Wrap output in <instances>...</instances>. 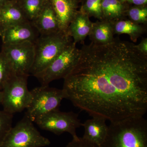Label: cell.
I'll list each match as a JSON object with an SVG mask.
<instances>
[{
  "mask_svg": "<svg viewBox=\"0 0 147 147\" xmlns=\"http://www.w3.org/2000/svg\"><path fill=\"white\" fill-rule=\"evenodd\" d=\"M125 4L119 0H102V20L113 22L125 19L127 10Z\"/></svg>",
  "mask_w": 147,
  "mask_h": 147,
  "instance_id": "obj_18",
  "label": "cell"
},
{
  "mask_svg": "<svg viewBox=\"0 0 147 147\" xmlns=\"http://www.w3.org/2000/svg\"><path fill=\"white\" fill-rule=\"evenodd\" d=\"M32 98L25 115L33 122L48 113L58 110L62 100L65 98L63 89L42 86L30 91Z\"/></svg>",
  "mask_w": 147,
  "mask_h": 147,
  "instance_id": "obj_6",
  "label": "cell"
},
{
  "mask_svg": "<svg viewBox=\"0 0 147 147\" xmlns=\"http://www.w3.org/2000/svg\"><path fill=\"white\" fill-rule=\"evenodd\" d=\"M135 47L139 52L143 55L147 56V38H144L138 45H135Z\"/></svg>",
  "mask_w": 147,
  "mask_h": 147,
  "instance_id": "obj_25",
  "label": "cell"
},
{
  "mask_svg": "<svg viewBox=\"0 0 147 147\" xmlns=\"http://www.w3.org/2000/svg\"><path fill=\"white\" fill-rule=\"evenodd\" d=\"M92 23L88 15L78 11L69 26L67 33L75 43L83 42L90 32Z\"/></svg>",
  "mask_w": 147,
  "mask_h": 147,
  "instance_id": "obj_14",
  "label": "cell"
},
{
  "mask_svg": "<svg viewBox=\"0 0 147 147\" xmlns=\"http://www.w3.org/2000/svg\"><path fill=\"white\" fill-rule=\"evenodd\" d=\"M57 16L60 29L67 32V29L78 11L77 0H49Z\"/></svg>",
  "mask_w": 147,
  "mask_h": 147,
  "instance_id": "obj_11",
  "label": "cell"
},
{
  "mask_svg": "<svg viewBox=\"0 0 147 147\" xmlns=\"http://www.w3.org/2000/svg\"><path fill=\"white\" fill-rule=\"evenodd\" d=\"M121 2L132 4L137 6L145 5L147 3V0H119Z\"/></svg>",
  "mask_w": 147,
  "mask_h": 147,
  "instance_id": "obj_26",
  "label": "cell"
},
{
  "mask_svg": "<svg viewBox=\"0 0 147 147\" xmlns=\"http://www.w3.org/2000/svg\"><path fill=\"white\" fill-rule=\"evenodd\" d=\"M27 21L28 20L18 5L16 0L0 6L1 32L8 27Z\"/></svg>",
  "mask_w": 147,
  "mask_h": 147,
  "instance_id": "obj_15",
  "label": "cell"
},
{
  "mask_svg": "<svg viewBox=\"0 0 147 147\" xmlns=\"http://www.w3.org/2000/svg\"><path fill=\"white\" fill-rule=\"evenodd\" d=\"M2 36V33L0 31V36L1 37Z\"/></svg>",
  "mask_w": 147,
  "mask_h": 147,
  "instance_id": "obj_29",
  "label": "cell"
},
{
  "mask_svg": "<svg viewBox=\"0 0 147 147\" xmlns=\"http://www.w3.org/2000/svg\"><path fill=\"white\" fill-rule=\"evenodd\" d=\"M113 24L114 34L128 35L134 42H137L138 38L146 31V26L137 24L129 19L115 21Z\"/></svg>",
  "mask_w": 147,
  "mask_h": 147,
  "instance_id": "obj_17",
  "label": "cell"
},
{
  "mask_svg": "<svg viewBox=\"0 0 147 147\" xmlns=\"http://www.w3.org/2000/svg\"><path fill=\"white\" fill-rule=\"evenodd\" d=\"M100 147H147V121L137 116L110 122Z\"/></svg>",
  "mask_w": 147,
  "mask_h": 147,
  "instance_id": "obj_2",
  "label": "cell"
},
{
  "mask_svg": "<svg viewBox=\"0 0 147 147\" xmlns=\"http://www.w3.org/2000/svg\"><path fill=\"white\" fill-rule=\"evenodd\" d=\"M34 122L43 130L57 135L67 132L73 138L78 137L76 129L82 126L78 114L72 112H61L59 109L40 117Z\"/></svg>",
  "mask_w": 147,
  "mask_h": 147,
  "instance_id": "obj_8",
  "label": "cell"
},
{
  "mask_svg": "<svg viewBox=\"0 0 147 147\" xmlns=\"http://www.w3.org/2000/svg\"><path fill=\"white\" fill-rule=\"evenodd\" d=\"M13 115L0 110V145L12 127Z\"/></svg>",
  "mask_w": 147,
  "mask_h": 147,
  "instance_id": "obj_22",
  "label": "cell"
},
{
  "mask_svg": "<svg viewBox=\"0 0 147 147\" xmlns=\"http://www.w3.org/2000/svg\"><path fill=\"white\" fill-rule=\"evenodd\" d=\"M65 147H100L89 142L82 137H77L73 138L72 141L67 144Z\"/></svg>",
  "mask_w": 147,
  "mask_h": 147,
  "instance_id": "obj_24",
  "label": "cell"
},
{
  "mask_svg": "<svg viewBox=\"0 0 147 147\" xmlns=\"http://www.w3.org/2000/svg\"><path fill=\"white\" fill-rule=\"evenodd\" d=\"M72 41L66 32L40 35L34 42L35 57L30 74L36 76L45 70Z\"/></svg>",
  "mask_w": 147,
  "mask_h": 147,
  "instance_id": "obj_3",
  "label": "cell"
},
{
  "mask_svg": "<svg viewBox=\"0 0 147 147\" xmlns=\"http://www.w3.org/2000/svg\"><path fill=\"white\" fill-rule=\"evenodd\" d=\"M76 44L71 41L45 70L35 76L42 86H48L54 80L64 79L73 71L81 53Z\"/></svg>",
  "mask_w": 147,
  "mask_h": 147,
  "instance_id": "obj_7",
  "label": "cell"
},
{
  "mask_svg": "<svg viewBox=\"0 0 147 147\" xmlns=\"http://www.w3.org/2000/svg\"><path fill=\"white\" fill-rule=\"evenodd\" d=\"M1 33L3 44L7 45L34 42L40 35L31 22L28 21L8 27Z\"/></svg>",
  "mask_w": 147,
  "mask_h": 147,
  "instance_id": "obj_10",
  "label": "cell"
},
{
  "mask_svg": "<svg viewBox=\"0 0 147 147\" xmlns=\"http://www.w3.org/2000/svg\"><path fill=\"white\" fill-rule=\"evenodd\" d=\"M1 53L16 75L28 76L35 57L34 42H26L16 44H3Z\"/></svg>",
  "mask_w": 147,
  "mask_h": 147,
  "instance_id": "obj_9",
  "label": "cell"
},
{
  "mask_svg": "<svg viewBox=\"0 0 147 147\" xmlns=\"http://www.w3.org/2000/svg\"><path fill=\"white\" fill-rule=\"evenodd\" d=\"M114 35L113 22L102 20L93 22L88 36L92 43L106 44L113 41Z\"/></svg>",
  "mask_w": 147,
  "mask_h": 147,
  "instance_id": "obj_16",
  "label": "cell"
},
{
  "mask_svg": "<svg viewBox=\"0 0 147 147\" xmlns=\"http://www.w3.org/2000/svg\"><path fill=\"white\" fill-rule=\"evenodd\" d=\"M2 100V92L0 90V105L1 104Z\"/></svg>",
  "mask_w": 147,
  "mask_h": 147,
  "instance_id": "obj_28",
  "label": "cell"
},
{
  "mask_svg": "<svg viewBox=\"0 0 147 147\" xmlns=\"http://www.w3.org/2000/svg\"><path fill=\"white\" fill-rule=\"evenodd\" d=\"M27 20L32 22L43 8L46 0H16Z\"/></svg>",
  "mask_w": 147,
  "mask_h": 147,
  "instance_id": "obj_19",
  "label": "cell"
},
{
  "mask_svg": "<svg viewBox=\"0 0 147 147\" xmlns=\"http://www.w3.org/2000/svg\"><path fill=\"white\" fill-rule=\"evenodd\" d=\"M26 115L11 127L0 147H42L49 146V139L43 137Z\"/></svg>",
  "mask_w": 147,
  "mask_h": 147,
  "instance_id": "obj_5",
  "label": "cell"
},
{
  "mask_svg": "<svg viewBox=\"0 0 147 147\" xmlns=\"http://www.w3.org/2000/svg\"><path fill=\"white\" fill-rule=\"evenodd\" d=\"M106 120L98 117H93L87 120L82 126L84 133L82 138L89 142L100 146L105 141L108 134V127Z\"/></svg>",
  "mask_w": 147,
  "mask_h": 147,
  "instance_id": "obj_13",
  "label": "cell"
},
{
  "mask_svg": "<svg viewBox=\"0 0 147 147\" xmlns=\"http://www.w3.org/2000/svg\"><path fill=\"white\" fill-rule=\"evenodd\" d=\"M102 0H85L79 11L89 16L102 20L101 2Z\"/></svg>",
  "mask_w": 147,
  "mask_h": 147,
  "instance_id": "obj_20",
  "label": "cell"
},
{
  "mask_svg": "<svg viewBox=\"0 0 147 147\" xmlns=\"http://www.w3.org/2000/svg\"><path fill=\"white\" fill-rule=\"evenodd\" d=\"M28 76L13 74L1 90L3 110L13 115L26 109L32 98L28 87Z\"/></svg>",
  "mask_w": 147,
  "mask_h": 147,
  "instance_id": "obj_4",
  "label": "cell"
},
{
  "mask_svg": "<svg viewBox=\"0 0 147 147\" xmlns=\"http://www.w3.org/2000/svg\"><path fill=\"white\" fill-rule=\"evenodd\" d=\"M13 74L10 65L3 55L0 52V90Z\"/></svg>",
  "mask_w": 147,
  "mask_h": 147,
  "instance_id": "obj_23",
  "label": "cell"
},
{
  "mask_svg": "<svg viewBox=\"0 0 147 147\" xmlns=\"http://www.w3.org/2000/svg\"><path fill=\"white\" fill-rule=\"evenodd\" d=\"M77 1H79V0H77Z\"/></svg>",
  "mask_w": 147,
  "mask_h": 147,
  "instance_id": "obj_30",
  "label": "cell"
},
{
  "mask_svg": "<svg viewBox=\"0 0 147 147\" xmlns=\"http://www.w3.org/2000/svg\"><path fill=\"white\" fill-rule=\"evenodd\" d=\"M15 1L16 0H0V6L5 4L9 2Z\"/></svg>",
  "mask_w": 147,
  "mask_h": 147,
  "instance_id": "obj_27",
  "label": "cell"
},
{
  "mask_svg": "<svg viewBox=\"0 0 147 147\" xmlns=\"http://www.w3.org/2000/svg\"><path fill=\"white\" fill-rule=\"evenodd\" d=\"M64 79L65 98L90 116L110 122L147 111V56L135 44L115 38L106 44L91 42Z\"/></svg>",
  "mask_w": 147,
  "mask_h": 147,
  "instance_id": "obj_1",
  "label": "cell"
},
{
  "mask_svg": "<svg viewBox=\"0 0 147 147\" xmlns=\"http://www.w3.org/2000/svg\"><path fill=\"white\" fill-rule=\"evenodd\" d=\"M126 14L131 21L137 24L146 26L147 8L145 6H137L129 9Z\"/></svg>",
  "mask_w": 147,
  "mask_h": 147,
  "instance_id": "obj_21",
  "label": "cell"
},
{
  "mask_svg": "<svg viewBox=\"0 0 147 147\" xmlns=\"http://www.w3.org/2000/svg\"><path fill=\"white\" fill-rule=\"evenodd\" d=\"M31 23L40 35L52 34L61 31L49 0H46L41 12Z\"/></svg>",
  "mask_w": 147,
  "mask_h": 147,
  "instance_id": "obj_12",
  "label": "cell"
}]
</instances>
